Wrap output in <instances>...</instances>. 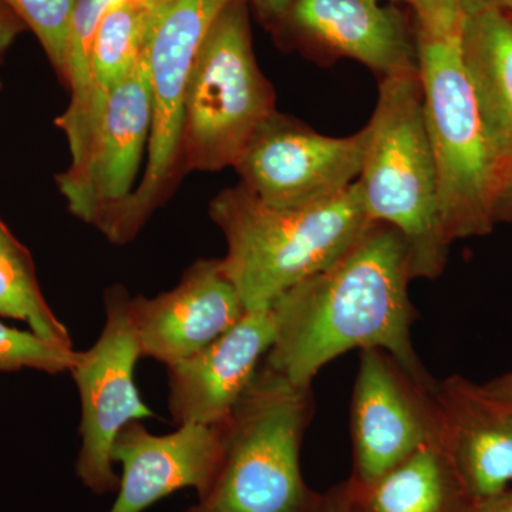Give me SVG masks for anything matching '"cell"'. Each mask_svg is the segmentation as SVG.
Listing matches in <instances>:
<instances>
[{
    "mask_svg": "<svg viewBox=\"0 0 512 512\" xmlns=\"http://www.w3.org/2000/svg\"><path fill=\"white\" fill-rule=\"evenodd\" d=\"M412 279L402 235L372 222L332 265L272 303L275 340L264 365L293 386L311 389L319 370L336 357L352 349H380L420 382L436 383L413 348Z\"/></svg>",
    "mask_w": 512,
    "mask_h": 512,
    "instance_id": "1",
    "label": "cell"
},
{
    "mask_svg": "<svg viewBox=\"0 0 512 512\" xmlns=\"http://www.w3.org/2000/svg\"><path fill=\"white\" fill-rule=\"evenodd\" d=\"M210 215L227 241L222 265L247 311L271 308L293 286L332 265L372 224L357 183L298 208L266 205L239 184L212 200Z\"/></svg>",
    "mask_w": 512,
    "mask_h": 512,
    "instance_id": "2",
    "label": "cell"
},
{
    "mask_svg": "<svg viewBox=\"0 0 512 512\" xmlns=\"http://www.w3.org/2000/svg\"><path fill=\"white\" fill-rule=\"evenodd\" d=\"M367 130L365 160L356 181L367 217L402 235L414 279L437 278L451 241L441 217L419 70L382 77Z\"/></svg>",
    "mask_w": 512,
    "mask_h": 512,
    "instance_id": "3",
    "label": "cell"
},
{
    "mask_svg": "<svg viewBox=\"0 0 512 512\" xmlns=\"http://www.w3.org/2000/svg\"><path fill=\"white\" fill-rule=\"evenodd\" d=\"M313 412L311 389L261 367L222 423L217 476L185 512H306L318 494L301 473L303 434Z\"/></svg>",
    "mask_w": 512,
    "mask_h": 512,
    "instance_id": "4",
    "label": "cell"
},
{
    "mask_svg": "<svg viewBox=\"0 0 512 512\" xmlns=\"http://www.w3.org/2000/svg\"><path fill=\"white\" fill-rule=\"evenodd\" d=\"M417 50L444 228L451 242L490 234L500 165L464 69L461 33H419Z\"/></svg>",
    "mask_w": 512,
    "mask_h": 512,
    "instance_id": "5",
    "label": "cell"
},
{
    "mask_svg": "<svg viewBox=\"0 0 512 512\" xmlns=\"http://www.w3.org/2000/svg\"><path fill=\"white\" fill-rule=\"evenodd\" d=\"M275 111L274 87L256 63L247 0H232L195 57L185 99L181 168L212 173L234 167Z\"/></svg>",
    "mask_w": 512,
    "mask_h": 512,
    "instance_id": "6",
    "label": "cell"
},
{
    "mask_svg": "<svg viewBox=\"0 0 512 512\" xmlns=\"http://www.w3.org/2000/svg\"><path fill=\"white\" fill-rule=\"evenodd\" d=\"M231 2L174 0L151 29L144 50L153 103L147 165L109 238L114 244L136 237L183 171L181 136L192 67L212 23Z\"/></svg>",
    "mask_w": 512,
    "mask_h": 512,
    "instance_id": "7",
    "label": "cell"
},
{
    "mask_svg": "<svg viewBox=\"0 0 512 512\" xmlns=\"http://www.w3.org/2000/svg\"><path fill=\"white\" fill-rule=\"evenodd\" d=\"M106 323L96 343L77 353L70 373L82 400V448L77 476L96 494L119 490L113 447L131 421L156 416L138 393L136 366L140 342L130 316V295L123 286L106 292Z\"/></svg>",
    "mask_w": 512,
    "mask_h": 512,
    "instance_id": "8",
    "label": "cell"
},
{
    "mask_svg": "<svg viewBox=\"0 0 512 512\" xmlns=\"http://www.w3.org/2000/svg\"><path fill=\"white\" fill-rule=\"evenodd\" d=\"M367 140V126L349 137H328L275 111L255 131L234 168L241 184L266 205L306 207L356 183Z\"/></svg>",
    "mask_w": 512,
    "mask_h": 512,
    "instance_id": "9",
    "label": "cell"
},
{
    "mask_svg": "<svg viewBox=\"0 0 512 512\" xmlns=\"http://www.w3.org/2000/svg\"><path fill=\"white\" fill-rule=\"evenodd\" d=\"M151 121L150 76L143 53L136 69L110 93L83 160L57 175L70 212L107 238L133 195Z\"/></svg>",
    "mask_w": 512,
    "mask_h": 512,
    "instance_id": "10",
    "label": "cell"
},
{
    "mask_svg": "<svg viewBox=\"0 0 512 512\" xmlns=\"http://www.w3.org/2000/svg\"><path fill=\"white\" fill-rule=\"evenodd\" d=\"M436 383L420 382L384 350H362L352 399L349 480H376L419 448L439 440Z\"/></svg>",
    "mask_w": 512,
    "mask_h": 512,
    "instance_id": "11",
    "label": "cell"
},
{
    "mask_svg": "<svg viewBox=\"0 0 512 512\" xmlns=\"http://www.w3.org/2000/svg\"><path fill=\"white\" fill-rule=\"evenodd\" d=\"M247 313L222 259H200L171 291L130 298L141 357L165 366L207 348Z\"/></svg>",
    "mask_w": 512,
    "mask_h": 512,
    "instance_id": "12",
    "label": "cell"
},
{
    "mask_svg": "<svg viewBox=\"0 0 512 512\" xmlns=\"http://www.w3.org/2000/svg\"><path fill=\"white\" fill-rule=\"evenodd\" d=\"M274 340L271 308L254 309L207 348L167 366L168 409L175 423H224L254 382Z\"/></svg>",
    "mask_w": 512,
    "mask_h": 512,
    "instance_id": "13",
    "label": "cell"
},
{
    "mask_svg": "<svg viewBox=\"0 0 512 512\" xmlns=\"http://www.w3.org/2000/svg\"><path fill=\"white\" fill-rule=\"evenodd\" d=\"M222 458V423L181 424L153 434L140 420L127 424L113 447L123 468L116 503L109 512H143L183 488L198 497L210 490Z\"/></svg>",
    "mask_w": 512,
    "mask_h": 512,
    "instance_id": "14",
    "label": "cell"
},
{
    "mask_svg": "<svg viewBox=\"0 0 512 512\" xmlns=\"http://www.w3.org/2000/svg\"><path fill=\"white\" fill-rule=\"evenodd\" d=\"M439 441L474 501L512 488V404L451 376L434 387Z\"/></svg>",
    "mask_w": 512,
    "mask_h": 512,
    "instance_id": "15",
    "label": "cell"
},
{
    "mask_svg": "<svg viewBox=\"0 0 512 512\" xmlns=\"http://www.w3.org/2000/svg\"><path fill=\"white\" fill-rule=\"evenodd\" d=\"M286 19L313 45L357 60L380 77L419 70L417 42L403 16L376 0H296Z\"/></svg>",
    "mask_w": 512,
    "mask_h": 512,
    "instance_id": "16",
    "label": "cell"
},
{
    "mask_svg": "<svg viewBox=\"0 0 512 512\" xmlns=\"http://www.w3.org/2000/svg\"><path fill=\"white\" fill-rule=\"evenodd\" d=\"M461 57L501 178L512 164V16L493 8L468 13Z\"/></svg>",
    "mask_w": 512,
    "mask_h": 512,
    "instance_id": "17",
    "label": "cell"
},
{
    "mask_svg": "<svg viewBox=\"0 0 512 512\" xmlns=\"http://www.w3.org/2000/svg\"><path fill=\"white\" fill-rule=\"evenodd\" d=\"M340 490L349 512H471L476 503L439 440L376 480H348Z\"/></svg>",
    "mask_w": 512,
    "mask_h": 512,
    "instance_id": "18",
    "label": "cell"
},
{
    "mask_svg": "<svg viewBox=\"0 0 512 512\" xmlns=\"http://www.w3.org/2000/svg\"><path fill=\"white\" fill-rule=\"evenodd\" d=\"M160 12L144 0H124L111 8L101 20L90 63L89 100L82 148L72 158L70 165H77L83 160L110 93L136 69Z\"/></svg>",
    "mask_w": 512,
    "mask_h": 512,
    "instance_id": "19",
    "label": "cell"
},
{
    "mask_svg": "<svg viewBox=\"0 0 512 512\" xmlns=\"http://www.w3.org/2000/svg\"><path fill=\"white\" fill-rule=\"evenodd\" d=\"M0 316L28 323L32 332L53 345L73 349L69 330L57 319L36 279L28 249L0 220Z\"/></svg>",
    "mask_w": 512,
    "mask_h": 512,
    "instance_id": "20",
    "label": "cell"
},
{
    "mask_svg": "<svg viewBox=\"0 0 512 512\" xmlns=\"http://www.w3.org/2000/svg\"><path fill=\"white\" fill-rule=\"evenodd\" d=\"M124 0H76L69 35H67L66 64L63 79L70 87V104L56 120L69 141L72 158L82 148L87 100H89L90 63L97 30L107 12Z\"/></svg>",
    "mask_w": 512,
    "mask_h": 512,
    "instance_id": "21",
    "label": "cell"
},
{
    "mask_svg": "<svg viewBox=\"0 0 512 512\" xmlns=\"http://www.w3.org/2000/svg\"><path fill=\"white\" fill-rule=\"evenodd\" d=\"M76 350L53 345L32 330H20L0 320V372L33 369L57 375L72 369Z\"/></svg>",
    "mask_w": 512,
    "mask_h": 512,
    "instance_id": "22",
    "label": "cell"
},
{
    "mask_svg": "<svg viewBox=\"0 0 512 512\" xmlns=\"http://www.w3.org/2000/svg\"><path fill=\"white\" fill-rule=\"evenodd\" d=\"M35 33L50 63L64 76L67 35L76 0H3Z\"/></svg>",
    "mask_w": 512,
    "mask_h": 512,
    "instance_id": "23",
    "label": "cell"
},
{
    "mask_svg": "<svg viewBox=\"0 0 512 512\" xmlns=\"http://www.w3.org/2000/svg\"><path fill=\"white\" fill-rule=\"evenodd\" d=\"M412 5L419 33L431 37L460 35L467 16L466 0H407Z\"/></svg>",
    "mask_w": 512,
    "mask_h": 512,
    "instance_id": "24",
    "label": "cell"
},
{
    "mask_svg": "<svg viewBox=\"0 0 512 512\" xmlns=\"http://www.w3.org/2000/svg\"><path fill=\"white\" fill-rule=\"evenodd\" d=\"M26 26L22 20L13 13V10L0 0V57L8 52L10 46L15 42L16 37Z\"/></svg>",
    "mask_w": 512,
    "mask_h": 512,
    "instance_id": "25",
    "label": "cell"
},
{
    "mask_svg": "<svg viewBox=\"0 0 512 512\" xmlns=\"http://www.w3.org/2000/svg\"><path fill=\"white\" fill-rule=\"evenodd\" d=\"M494 220L512 221V164L505 168L494 202Z\"/></svg>",
    "mask_w": 512,
    "mask_h": 512,
    "instance_id": "26",
    "label": "cell"
},
{
    "mask_svg": "<svg viewBox=\"0 0 512 512\" xmlns=\"http://www.w3.org/2000/svg\"><path fill=\"white\" fill-rule=\"evenodd\" d=\"M306 512H349L340 485L333 488L328 494H318L315 503Z\"/></svg>",
    "mask_w": 512,
    "mask_h": 512,
    "instance_id": "27",
    "label": "cell"
},
{
    "mask_svg": "<svg viewBox=\"0 0 512 512\" xmlns=\"http://www.w3.org/2000/svg\"><path fill=\"white\" fill-rule=\"evenodd\" d=\"M471 512H512V488L493 497L476 501Z\"/></svg>",
    "mask_w": 512,
    "mask_h": 512,
    "instance_id": "28",
    "label": "cell"
},
{
    "mask_svg": "<svg viewBox=\"0 0 512 512\" xmlns=\"http://www.w3.org/2000/svg\"><path fill=\"white\" fill-rule=\"evenodd\" d=\"M259 12L272 19H282L288 16L289 10L296 0H252Z\"/></svg>",
    "mask_w": 512,
    "mask_h": 512,
    "instance_id": "29",
    "label": "cell"
},
{
    "mask_svg": "<svg viewBox=\"0 0 512 512\" xmlns=\"http://www.w3.org/2000/svg\"><path fill=\"white\" fill-rule=\"evenodd\" d=\"M484 389L497 399L512 404V372L498 377L493 382L484 384Z\"/></svg>",
    "mask_w": 512,
    "mask_h": 512,
    "instance_id": "30",
    "label": "cell"
},
{
    "mask_svg": "<svg viewBox=\"0 0 512 512\" xmlns=\"http://www.w3.org/2000/svg\"><path fill=\"white\" fill-rule=\"evenodd\" d=\"M483 8H493L508 13V15H512V0H480L476 10ZM476 10H474V12H476Z\"/></svg>",
    "mask_w": 512,
    "mask_h": 512,
    "instance_id": "31",
    "label": "cell"
},
{
    "mask_svg": "<svg viewBox=\"0 0 512 512\" xmlns=\"http://www.w3.org/2000/svg\"><path fill=\"white\" fill-rule=\"evenodd\" d=\"M147 5H150L151 8L156 10H163L167 8L168 5L174 2V0H144Z\"/></svg>",
    "mask_w": 512,
    "mask_h": 512,
    "instance_id": "32",
    "label": "cell"
},
{
    "mask_svg": "<svg viewBox=\"0 0 512 512\" xmlns=\"http://www.w3.org/2000/svg\"><path fill=\"white\" fill-rule=\"evenodd\" d=\"M480 0H466L467 15L478 8Z\"/></svg>",
    "mask_w": 512,
    "mask_h": 512,
    "instance_id": "33",
    "label": "cell"
},
{
    "mask_svg": "<svg viewBox=\"0 0 512 512\" xmlns=\"http://www.w3.org/2000/svg\"><path fill=\"white\" fill-rule=\"evenodd\" d=\"M376 2H379V0H376ZM394 2H397V0H394Z\"/></svg>",
    "mask_w": 512,
    "mask_h": 512,
    "instance_id": "34",
    "label": "cell"
},
{
    "mask_svg": "<svg viewBox=\"0 0 512 512\" xmlns=\"http://www.w3.org/2000/svg\"><path fill=\"white\" fill-rule=\"evenodd\" d=\"M0 89H2V83H0Z\"/></svg>",
    "mask_w": 512,
    "mask_h": 512,
    "instance_id": "35",
    "label": "cell"
},
{
    "mask_svg": "<svg viewBox=\"0 0 512 512\" xmlns=\"http://www.w3.org/2000/svg\"><path fill=\"white\" fill-rule=\"evenodd\" d=\"M512 16V15H511Z\"/></svg>",
    "mask_w": 512,
    "mask_h": 512,
    "instance_id": "36",
    "label": "cell"
}]
</instances>
